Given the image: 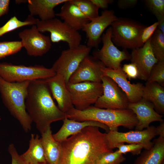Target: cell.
<instances>
[{
	"mask_svg": "<svg viewBox=\"0 0 164 164\" xmlns=\"http://www.w3.org/2000/svg\"><path fill=\"white\" fill-rule=\"evenodd\" d=\"M45 80L30 81L25 100L26 111L41 134L53 122L63 120L66 114L55 104Z\"/></svg>",
	"mask_w": 164,
	"mask_h": 164,
	"instance_id": "7a4b0ae2",
	"label": "cell"
},
{
	"mask_svg": "<svg viewBox=\"0 0 164 164\" xmlns=\"http://www.w3.org/2000/svg\"><path fill=\"white\" fill-rule=\"evenodd\" d=\"M157 135L156 127L152 125L141 131L126 132L109 131L106 133V139L109 148L112 149L115 148L118 144L126 142L142 144L145 149L148 150L153 146V143L151 140Z\"/></svg>",
	"mask_w": 164,
	"mask_h": 164,
	"instance_id": "30bf717a",
	"label": "cell"
},
{
	"mask_svg": "<svg viewBox=\"0 0 164 164\" xmlns=\"http://www.w3.org/2000/svg\"><path fill=\"white\" fill-rule=\"evenodd\" d=\"M145 2L157 19L164 16V0H146Z\"/></svg>",
	"mask_w": 164,
	"mask_h": 164,
	"instance_id": "d6a6232c",
	"label": "cell"
},
{
	"mask_svg": "<svg viewBox=\"0 0 164 164\" xmlns=\"http://www.w3.org/2000/svg\"><path fill=\"white\" fill-rule=\"evenodd\" d=\"M137 2V0H119L118 2V5L120 9H125L133 7Z\"/></svg>",
	"mask_w": 164,
	"mask_h": 164,
	"instance_id": "74e56055",
	"label": "cell"
},
{
	"mask_svg": "<svg viewBox=\"0 0 164 164\" xmlns=\"http://www.w3.org/2000/svg\"><path fill=\"white\" fill-rule=\"evenodd\" d=\"M37 19L29 15L24 21L19 20L16 16L11 18L4 25L0 27V37L5 33L22 26L36 25Z\"/></svg>",
	"mask_w": 164,
	"mask_h": 164,
	"instance_id": "4316f807",
	"label": "cell"
},
{
	"mask_svg": "<svg viewBox=\"0 0 164 164\" xmlns=\"http://www.w3.org/2000/svg\"><path fill=\"white\" fill-rule=\"evenodd\" d=\"M106 67L100 60L88 55L81 62L70 76L68 83L76 84L84 82H101L103 70Z\"/></svg>",
	"mask_w": 164,
	"mask_h": 164,
	"instance_id": "9a60e30c",
	"label": "cell"
},
{
	"mask_svg": "<svg viewBox=\"0 0 164 164\" xmlns=\"http://www.w3.org/2000/svg\"><path fill=\"white\" fill-rule=\"evenodd\" d=\"M63 124L60 130L53 135L56 141L61 142L66 140L69 136L77 134L85 127L89 126L101 128L108 132L110 130L105 125L94 121H78L71 120L66 117L63 120Z\"/></svg>",
	"mask_w": 164,
	"mask_h": 164,
	"instance_id": "ffe728a7",
	"label": "cell"
},
{
	"mask_svg": "<svg viewBox=\"0 0 164 164\" xmlns=\"http://www.w3.org/2000/svg\"><path fill=\"white\" fill-rule=\"evenodd\" d=\"M147 81L156 82L164 86V61H158L154 65Z\"/></svg>",
	"mask_w": 164,
	"mask_h": 164,
	"instance_id": "4dcf8cb0",
	"label": "cell"
},
{
	"mask_svg": "<svg viewBox=\"0 0 164 164\" xmlns=\"http://www.w3.org/2000/svg\"><path fill=\"white\" fill-rule=\"evenodd\" d=\"M20 156L26 164H48L41 138L32 134L28 150Z\"/></svg>",
	"mask_w": 164,
	"mask_h": 164,
	"instance_id": "cb8c5ba5",
	"label": "cell"
},
{
	"mask_svg": "<svg viewBox=\"0 0 164 164\" xmlns=\"http://www.w3.org/2000/svg\"><path fill=\"white\" fill-rule=\"evenodd\" d=\"M103 92L94 104L96 107L104 109H128L129 102L126 95L115 82L110 77L101 78Z\"/></svg>",
	"mask_w": 164,
	"mask_h": 164,
	"instance_id": "8fae6325",
	"label": "cell"
},
{
	"mask_svg": "<svg viewBox=\"0 0 164 164\" xmlns=\"http://www.w3.org/2000/svg\"><path fill=\"white\" fill-rule=\"evenodd\" d=\"M106 135L98 127L89 126L71 135L60 142L59 164H97L102 155L113 151L108 146Z\"/></svg>",
	"mask_w": 164,
	"mask_h": 164,
	"instance_id": "6da1fadb",
	"label": "cell"
},
{
	"mask_svg": "<svg viewBox=\"0 0 164 164\" xmlns=\"http://www.w3.org/2000/svg\"><path fill=\"white\" fill-rule=\"evenodd\" d=\"M103 46L94 51L93 56L102 62L106 67L116 70L121 67V63L131 59V55L126 49L120 51L115 46L111 39V28L107 29L101 36Z\"/></svg>",
	"mask_w": 164,
	"mask_h": 164,
	"instance_id": "7c38bea8",
	"label": "cell"
},
{
	"mask_svg": "<svg viewBox=\"0 0 164 164\" xmlns=\"http://www.w3.org/2000/svg\"><path fill=\"white\" fill-rule=\"evenodd\" d=\"M89 20L98 16L99 9L91 0H70Z\"/></svg>",
	"mask_w": 164,
	"mask_h": 164,
	"instance_id": "f1b7e54d",
	"label": "cell"
},
{
	"mask_svg": "<svg viewBox=\"0 0 164 164\" xmlns=\"http://www.w3.org/2000/svg\"><path fill=\"white\" fill-rule=\"evenodd\" d=\"M66 87L70 94L73 105L79 110H84L94 104L103 94L101 82L68 83Z\"/></svg>",
	"mask_w": 164,
	"mask_h": 164,
	"instance_id": "ba28073f",
	"label": "cell"
},
{
	"mask_svg": "<svg viewBox=\"0 0 164 164\" xmlns=\"http://www.w3.org/2000/svg\"><path fill=\"white\" fill-rule=\"evenodd\" d=\"M56 74L51 68H47L43 65L27 66L7 63H0V77L9 82L45 80Z\"/></svg>",
	"mask_w": 164,
	"mask_h": 164,
	"instance_id": "5b68a950",
	"label": "cell"
},
{
	"mask_svg": "<svg viewBox=\"0 0 164 164\" xmlns=\"http://www.w3.org/2000/svg\"><path fill=\"white\" fill-rule=\"evenodd\" d=\"M153 142L152 147L141 153L133 164H162L164 161V137L159 136Z\"/></svg>",
	"mask_w": 164,
	"mask_h": 164,
	"instance_id": "603a6c76",
	"label": "cell"
},
{
	"mask_svg": "<svg viewBox=\"0 0 164 164\" xmlns=\"http://www.w3.org/2000/svg\"><path fill=\"white\" fill-rule=\"evenodd\" d=\"M10 2L9 0H0V17L8 13Z\"/></svg>",
	"mask_w": 164,
	"mask_h": 164,
	"instance_id": "ab89813d",
	"label": "cell"
},
{
	"mask_svg": "<svg viewBox=\"0 0 164 164\" xmlns=\"http://www.w3.org/2000/svg\"><path fill=\"white\" fill-rule=\"evenodd\" d=\"M8 151L11 157V164H26L18 153L14 144L12 143L9 145Z\"/></svg>",
	"mask_w": 164,
	"mask_h": 164,
	"instance_id": "8d00e7d4",
	"label": "cell"
},
{
	"mask_svg": "<svg viewBox=\"0 0 164 164\" xmlns=\"http://www.w3.org/2000/svg\"><path fill=\"white\" fill-rule=\"evenodd\" d=\"M125 159L123 154L118 153L116 150L103 154L98 159L97 164H121Z\"/></svg>",
	"mask_w": 164,
	"mask_h": 164,
	"instance_id": "1f68e13d",
	"label": "cell"
},
{
	"mask_svg": "<svg viewBox=\"0 0 164 164\" xmlns=\"http://www.w3.org/2000/svg\"><path fill=\"white\" fill-rule=\"evenodd\" d=\"M157 135L164 137V121L160 122V125L156 127Z\"/></svg>",
	"mask_w": 164,
	"mask_h": 164,
	"instance_id": "60d3db41",
	"label": "cell"
},
{
	"mask_svg": "<svg viewBox=\"0 0 164 164\" xmlns=\"http://www.w3.org/2000/svg\"><path fill=\"white\" fill-rule=\"evenodd\" d=\"M142 98L152 103L159 114H164V88L157 82H146L144 86Z\"/></svg>",
	"mask_w": 164,
	"mask_h": 164,
	"instance_id": "484cf974",
	"label": "cell"
},
{
	"mask_svg": "<svg viewBox=\"0 0 164 164\" xmlns=\"http://www.w3.org/2000/svg\"><path fill=\"white\" fill-rule=\"evenodd\" d=\"M162 164H164V161L162 162Z\"/></svg>",
	"mask_w": 164,
	"mask_h": 164,
	"instance_id": "ee69618b",
	"label": "cell"
},
{
	"mask_svg": "<svg viewBox=\"0 0 164 164\" xmlns=\"http://www.w3.org/2000/svg\"><path fill=\"white\" fill-rule=\"evenodd\" d=\"M66 114L67 118L76 121L91 120L100 122L107 125L110 131H118V127L121 126L132 129L138 122L135 114L129 109H107L91 105L83 110L73 107Z\"/></svg>",
	"mask_w": 164,
	"mask_h": 164,
	"instance_id": "3957f363",
	"label": "cell"
},
{
	"mask_svg": "<svg viewBox=\"0 0 164 164\" xmlns=\"http://www.w3.org/2000/svg\"><path fill=\"white\" fill-rule=\"evenodd\" d=\"M158 24V22H156L149 26H146L144 28L141 33L139 38L138 48L142 47L145 42L152 36L157 29Z\"/></svg>",
	"mask_w": 164,
	"mask_h": 164,
	"instance_id": "e575fe53",
	"label": "cell"
},
{
	"mask_svg": "<svg viewBox=\"0 0 164 164\" xmlns=\"http://www.w3.org/2000/svg\"><path fill=\"white\" fill-rule=\"evenodd\" d=\"M128 109L132 111L138 120V124L135 127V130L146 128L152 122L164 121L162 118L163 116L155 111L153 104L142 98L136 103H129Z\"/></svg>",
	"mask_w": 164,
	"mask_h": 164,
	"instance_id": "ac0fdd59",
	"label": "cell"
},
{
	"mask_svg": "<svg viewBox=\"0 0 164 164\" xmlns=\"http://www.w3.org/2000/svg\"><path fill=\"white\" fill-rule=\"evenodd\" d=\"M91 2L98 9L99 8L105 9L109 5L111 4L114 2L112 0H91Z\"/></svg>",
	"mask_w": 164,
	"mask_h": 164,
	"instance_id": "f35d334b",
	"label": "cell"
},
{
	"mask_svg": "<svg viewBox=\"0 0 164 164\" xmlns=\"http://www.w3.org/2000/svg\"><path fill=\"white\" fill-rule=\"evenodd\" d=\"M45 80L53 97L58 104V107L62 111L66 113L74 107L65 78L62 75L56 74Z\"/></svg>",
	"mask_w": 164,
	"mask_h": 164,
	"instance_id": "d6986e66",
	"label": "cell"
},
{
	"mask_svg": "<svg viewBox=\"0 0 164 164\" xmlns=\"http://www.w3.org/2000/svg\"><path fill=\"white\" fill-rule=\"evenodd\" d=\"M22 47L21 41L0 42V59L18 53Z\"/></svg>",
	"mask_w": 164,
	"mask_h": 164,
	"instance_id": "f546056e",
	"label": "cell"
},
{
	"mask_svg": "<svg viewBox=\"0 0 164 164\" xmlns=\"http://www.w3.org/2000/svg\"><path fill=\"white\" fill-rule=\"evenodd\" d=\"M103 76L113 80L126 95L130 103H135L142 98L144 86L140 83L131 84L121 67L116 70L105 67L103 70Z\"/></svg>",
	"mask_w": 164,
	"mask_h": 164,
	"instance_id": "e0dca14e",
	"label": "cell"
},
{
	"mask_svg": "<svg viewBox=\"0 0 164 164\" xmlns=\"http://www.w3.org/2000/svg\"><path fill=\"white\" fill-rule=\"evenodd\" d=\"M16 4H19L22 3H27L28 0H16L15 1Z\"/></svg>",
	"mask_w": 164,
	"mask_h": 164,
	"instance_id": "7bdbcfd3",
	"label": "cell"
},
{
	"mask_svg": "<svg viewBox=\"0 0 164 164\" xmlns=\"http://www.w3.org/2000/svg\"><path fill=\"white\" fill-rule=\"evenodd\" d=\"M111 26V39L114 44L123 49L132 50L138 48L141 34L146 26L122 18H118Z\"/></svg>",
	"mask_w": 164,
	"mask_h": 164,
	"instance_id": "8992f818",
	"label": "cell"
},
{
	"mask_svg": "<svg viewBox=\"0 0 164 164\" xmlns=\"http://www.w3.org/2000/svg\"><path fill=\"white\" fill-rule=\"evenodd\" d=\"M36 25L41 32L50 33L52 43L64 42L67 43L70 48H76L80 44L82 37L79 32L59 19L55 18L46 21L39 20Z\"/></svg>",
	"mask_w": 164,
	"mask_h": 164,
	"instance_id": "52a82bcc",
	"label": "cell"
},
{
	"mask_svg": "<svg viewBox=\"0 0 164 164\" xmlns=\"http://www.w3.org/2000/svg\"><path fill=\"white\" fill-rule=\"evenodd\" d=\"M150 45L158 61H164V34L157 29L151 37Z\"/></svg>",
	"mask_w": 164,
	"mask_h": 164,
	"instance_id": "83f0119b",
	"label": "cell"
},
{
	"mask_svg": "<svg viewBox=\"0 0 164 164\" xmlns=\"http://www.w3.org/2000/svg\"><path fill=\"white\" fill-rule=\"evenodd\" d=\"M158 25L157 29L164 34V16L157 19Z\"/></svg>",
	"mask_w": 164,
	"mask_h": 164,
	"instance_id": "b9f144b4",
	"label": "cell"
},
{
	"mask_svg": "<svg viewBox=\"0 0 164 164\" xmlns=\"http://www.w3.org/2000/svg\"><path fill=\"white\" fill-rule=\"evenodd\" d=\"M41 139L47 163L59 164L61 153V145L53 138L50 126L41 134Z\"/></svg>",
	"mask_w": 164,
	"mask_h": 164,
	"instance_id": "d4e9b609",
	"label": "cell"
},
{
	"mask_svg": "<svg viewBox=\"0 0 164 164\" xmlns=\"http://www.w3.org/2000/svg\"><path fill=\"white\" fill-rule=\"evenodd\" d=\"M151 37L142 47L132 50L130 54L131 63L135 64L138 69L137 78L146 81L153 67L158 62L151 46Z\"/></svg>",
	"mask_w": 164,
	"mask_h": 164,
	"instance_id": "2e32d148",
	"label": "cell"
},
{
	"mask_svg": "<svg viewBox=\"0 0 164 164\" xmlns=\"http://www.w3.org/2000/svg\"><path fill=\"white\" fill-rule=\"evenodd\" d=\"M91 49L87 45L80 44L76 48L64 50L51 68L56 74L64 77L67 84L81 62L89 55Z\"/></svg>",
	"mask_w": 164,
	"mask_h": 164,
	"instance_id": "9c48e42d",
	"label": "cell"
},
{
	"mask_svg": "<svg viewBox=\"0 0 164 164\" xmlns=\"http://www.w3.org/2000/svg\"><path fill=\"white\" fill-rule=\"evenodd\" d=\"M18 36L21 39L23 47L30 56H42L51 48L52 42L50 37L40 32L36 25L19 32Z\"/></svg>",
	"mask_w": 164,
	"mask_h": 164,
	"instance_id": "4fadbf2b",
	"label": "cell"
},
{
	"mask_svg": "<svg viewBox=\"0 0 164 164\" xmlns=\"http://www.w3.org/2000/svg\"><path fill=\"white\" fill-rule=\"evenodd\" d=\"M68 0H28V7L30 15H37L40 20L46 21L55 18L54 9Z\"/></svg>",
	"mask_w": 164,
	"mask_h": 164,
	"instance_id": "7402d4cb",
	"label": "cell"
},
{
	"mask_svg": "<svg viewBox=\"0 0 164 164\" xmlns=\"http://www.w3.org/2000/svg\"><path fill=\"white\" fill-rule=\"evenodd\" d=\"M70 0H68L63 3L60 12L56 13V15L71 28L78 31L82 30L89 20Z\"/></svg>",
	"mask_w": 164,
	"mask_h": 164,
	"instance_id": "44dd1931",
	"label": "cell"
},
{
	"mask_svg": "<svg viewBox=\"0 0 164 164\" xmlns=\"http://www.w3.org/2000/svg\"><path fill=\"white\" fill-rule=\"evenodd\" d=\"M118 19L113 10H105L100 15L90 19L82 29L86 34L87 46L91 48H97L104 30Z\"/></svg>",
	"mask_w": 164,
	"mask_h": 164,
	"instance_id": "5bb4252c",
	"label": "cell"
},
{
	"mask_svg": "<svg viewBox=\"0 0 164 164\" xmlns=\"http://www.w3.org/2000/svg\"><path fill=\"white\" fill-rule=\"evenodd\" d=\"M121 68L129 80L138 78V69L134 63H131L124 64Z\"/></svg>",
	"mask_w": 164,
	"mask_h": 164,
	"instance_id": "d590c367",
	"label": "cell"
},
{
	"mask_svg": "<svg viewBox=\"0 0 164 164\" xmlns=\"http://www.w3.org/2000/svg\"><path fill=\"white\" fill-rule=\"evenodd\" d=\"M118 149L117 152L121 154H125L130 152L134 155L140 154L142 149H144V146L140 144H125L124 143L118 144L116 146Z\"/></svg>",
	"mask_w": 164,
	"mask_h": 164,
	"instance_id": "836d02e7",
	"label": "cell"
},
{
	"mask_svg": "<svg viewBox=\"0 0 164 164\" xmlns=\"http://www.w3.org/2000/svg\"><path fill=\"white\" fill-rule=\"evenodd\" d=\"M30 81L9 82L0 77V93L3 102L26 132L31 130L32 122L25 105L28 88Z\"/></svg>",
	"mask_w": 164,
	"mask_h": 164,
	"instance_id": "277c9868",
	"label": "cell"
}]
</instances>
